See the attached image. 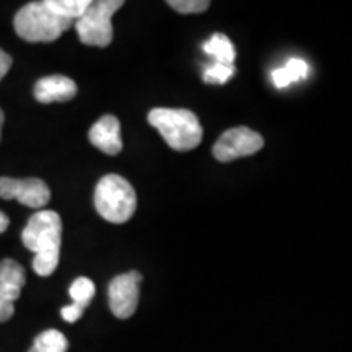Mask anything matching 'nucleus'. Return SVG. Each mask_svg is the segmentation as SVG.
<instances>
[{
	"label": "nucleus",
	"mask_w": 352,
	"mask_h": 352,
	"mask_svg": "<svg viewBox=\"0 0 352 352\" xmlns=\"http://www.w3.org/2000/svg\"><path fill=\"white\" fill-rule=\"evenodd\" d=\"M90 0H41L21 7L13 26L21 39L52 43L83 15Z\"/></svg>",
	"instance_id": "f257e3e1"
},
{
	"label": "nucleus",
	"mask_w": 352,
	"mask_h": 352,
	"mask_svg": "<svg viewBox=\"0 0 352 352\" xmlns=\"http://www.w3.org/2000/svg\"><path fill=\"white\" fill-rule=\"evenodd\" d=\"M21 241L34 253L33 270L47 277L57 270L63 241V220L54 210H39L30 217L21 232Z\"/></svg>",
	"instance_id": "f03ea898"
},
{
	"label": "nucleus",
	"mask_w": 352,
	"mask_h": 352,
	"mask_svg": "<svg viewBox=\"0 0 352 352\" xmlns=\"http://www.w3.org/2000/svg\"><path fill=\"white\" fill-rule=\"evenodd\" d=\"M148 122L160 132L173 151H192L202 140L201 122L189 109L155 108L148 113Z\"/></svg>",
	"instance_id": "7ed1b4c3"
},
{
	"label": "nucleus",
	"mask_w": 352,
	"mask_h": 352,
	"mask_svg": "<svg viewBox=\"0 0 352 352\" xmlns=\"http://www.w3.org/2000/svg\"><path fill=\"white\" fill-rule=\"evenodd\" d=\"M95 208L104 220L124 223L138 208V196L127 179L120 175H107L95 189Z\"/></svg>",
	"instance_id": "20e7f679"
},
{
	"label": "nucleus",
	"mask_w": 352,
	"mask_h": 352,
	"mask_svg": "<svg viewBox=\"0 0 352 352\" xmlns=\"http://www.w3.org/2000/svg\"><path fill=\"white\" fill-rule=\"evenodd\" d=\"M124 6L122 0H98L90 2L83 15L76 21L78 39L87 46L107 47L113 41L111 19Z\"/></svg>",
	"instance_id": "39448f33"
},
{
	"label": "nucleus",
	"mask_w": 352,
	"mask_h": 352,
	"mask_svg": "<svg viewBox=\"0 0 352 352\" xmlns=\"http://www.w3.org/2000/svg\"><path fill=\"white\" fill-rule=\"evenodd\" d=\"M264 139L248 127H233L220 135L214 145V157L219 162H232L261 151Z\"/></svg>",
	"instance_id": "423d86ee"
},
{
	"label": "nucleus",
	"mask_w": 352,
	"mask_h": 352,
	"mask_svg": "<svg viewBox=\"0 0 352 352\" xmlns=\"http://www.w3.org/2000/svg\"><path fill=\"white\" fill-rule=\"evenodd\" d=\"M140 283H142V276L138 271L116 276L109 283L108 298L114 316L126 320L135 314L139 305Z\"/></svg>",
	"instance_id": "0eeeda50"
},
{
	"label": "nucleus",
	"mask_w": 352,
	"mask_h": 352,
	"mask_svg": "<svg viewBox=\"0 0 352 352\" xmlns=\"http://www.w3.org/2000/svg\"><path fill=\"white\" fill-rule=\"evenodd\" d=\"M0 197L16 199L20 204L32 209H41L51 199L50 186L39 178H0Z\"/></svg>",
	"instance_id": "6e6552de"
},
{
	"label": "nucleus",
	"mask_w": 352,
	"mask_h": 352,
	"mask_svg": "<svg viewBox=\"0 0 352 352\" xmlns=\"http://www.w3.org/2000/svg\"><path fill=\"white\" fill-rule=\"evenodd\" d=\"M25 284L23 266L13 259H3L0 263V323H6L15 314L13 303L19 300Z\"/></svg>",
	"instance_id": "1a4fd4ad"
},
{
	"label": "nucleus",
	"mask_w": 352,
	"mask_h": 352,
	"mask_svg": "<svg viewBox=\"0 0 352 352\" xmlns=\"http://www.w3.org/2000/svg\"><path fill=\"white\" fill-rule=\"evenodd\" d=\"M88 139L101 152L108 153V155H118L122 151L120 120L113 116V114H107V116L100 118L91 126Z\"/></svg>",
	"instance_id": "9d476101"
},
{
	"label": "nucleus",
	"mask_w": 352,
	"mask_h": 352,
	"mask_svg": "<svg viewBox=\"0 0 352 352\" xmlns=\"http://www.w3.org/2000/svg\"><path fill=\"white\" fill-rule=\"evenodd\" d=\"M77 95V85L72 78L65 76H50L39 78L34 85V98L39 103L69 101Z\"/></svg>",
	"instance_id": "9b49d317"
},
{
	"label": "nucleus",
	"mask_w": 352,
	"mask_h": 352,
	"mask_svg": "<svg viewBox=\"0 0 352 352\" xmlns=\"http://www.w3.org/2000/svg\"><path fill=\"white\" fill-rule=\"evenodd\" d=\"M308 76V64L303 59H298V57H294L290 59L284 67L276 69L272 72V82H274L276 87L284 88L290 85V83L302 80Z\"/></svg>",
	"instance_id": "f8f14e48"
},
{
	"label": "nucleus",
	"mask_w": 352,
	"mask_h": 352,
	"mask_svg": "<svg viewBox=\"0 0 352 352\" xmlns=\"http://www.w3.org/2000/svg\"><path fill=\"white\" fill-rule=\"evenodd\" d=\"M204 51L208 52L209 56L215 57V60H217L219 64L233 65V60H235V47H233L230 39L222 33H215L214 36L204 44Z\"/></svg>",
	"instance_id": "ddd939ff"
},
{
	"label": "nucleus",
	"mask_w": 352,
	"mask_h": 352,
	"mask_svg": "<svg viewBox=\"0 0 352 352\" xmlns=\"http://www.w3.org/2000/svg\"><path fill=\"white\" fill-rule=\"evenodd\" d=\"M69 341L57 329H47L38 334L30 352H67Z\"/></svg>",
	"instance_id": "4468645a"
},
{
	"label": "nucleus",
	"mask_w": 352,
	"mask_h": 352,
	"mask_svg": "<svg viewBox=\"0 0 352 352\" xmlns=\"http://www.w3.org/2000/svg\"><path fill=\"white\" fill-rule=\"evenodd\" d=\"M69 296L74 300V303L87 308L90 305L91 298L95 297V284L88 277H78L70 285Z\"/></svg>",
	"instance_id": "2eb2a0df"
},
{
	"label": "nucleus",
	"mask_w": 352,
	"mask_h": 352,
	"mask_svg": "<svg viewBox=\"0 0 352 352\" xmlns=\"http://www.w3.org/2000/svg\"><path fill=\"white\" fill-rule=\"evenodd\" d=\"M235 74V67L233 65H226L215 63L214 65L206 69L204 72V82L208 83H226Z\"/></svg>",
	"instance_id": "dca6fc26"
},
{
	"label": "nucleus",
	"mask_w": 352,
	"mask_h": 352,
	"mask_svg": "<svg viewBox=\"0 0 352 352\" xmlns=\"http://www.w3.org/2000/svg\"><path fill=\"white\" fill-rule=\"evenodd\" d=\"M168 6L179 13H201L209 8L208 0H170Z\"/></svg>",
	"instance_id": "f3484780"
},
{
	"label": "nucleus",
	"mask_w": 352,
	"mask_h": 352,
	"mask_svg": "<svg viewBox=\"0 0 352 352\" xmlns=\"http://www.w3.org/2000/svg\"><path fill=\"white\" fill-rule=\"evenodd\" d=\"M83 311H85V308L77 305V303H72V305L64 307L63 310H60V315H63V318L65 321H69V323H76V321L83 315Z\"/></svg>",
	"instance_id": "a211bd4d"
},
{
	"label": "nucleus",
	"mask_w": 352,
	"mask_h": 352,
	"mask_svg": "<svg viewBox=\"0 0 352 352\" xmlns=\"http://www.w3.org/2000/svg\"><path fill=\"white\" fill-rule=\"evenodd\" d=\"M12 63H13L12 56H8L6 51L0 50V80L7 76V72L12 67Z\"/></svg>",
	"instance_id": "6ab92c4d"
},
{
	"label": "nucleus",
	"mask_w": 352,
	"mask_h": 352,
	"mask_svg": "<svg viewBox=\"0 0 352 352\" xmlns=\"http://www.w3.org/2000/svg\"><path fill=\"white\" fill-rule=\"evenodd\" d=\"M8 223H10V220H8V217L6 214L0 210V233H3L8 228Z\"/></svg>",
	"instance_id": "aec40b11"
},
{
	"label": "nucleus",
	"mask_w": 352,
	"mask_h": 352,
	"mask_svg": "<svg viewBox=\"0 0 352 352\" xmlns=\"http://www.w3.org/2000/svg\"><path fill=\"white\" fill-rule=\"evenodd\" d=\"M2 126H3V111L0 109V135H2Z\"/></svg>",
	"instance_id": "412c9836"
}]
</instances>
